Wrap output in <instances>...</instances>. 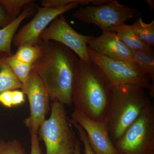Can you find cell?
Wrapping results in <instances>:
<instances>
[{"mask_svg": "<svg viewBox=\"0 0 154 154\" xmlns=\"http://www.w3.org/2000/svg\"><path fill=\"white\" fill-rule=\"evenodd\" d=\"M39 52L32 65L53 102L70 106L74 74L79 58L66 46L57 42L40 39Z\"/></svg>", "mask_w": 154, "mask_h": 154, "instance_id": "cell-1", "label": "cell"}, {"mask_svg": "<svg viewBox=\"0 0 154 154\" xmlns=\"http://www.w3.org/2000/svg\"><path fill=\"white\" fill-rule=\"evenodd\" d=\"M113 86L99 67L79 59L72 88L75 110L94 121L104 122Z\"/></svg>", "mask_w": 154, "mask_h": 154, "instance_id": "cell-2", "label": "cell"}, {"mask_svg": "<svg viewBox=\"0 0 154 154\" xmlns=\"http://www.w3.org/2000/svg\"><path fill=\"white\" fill-rule=\"evenodd\" d=\"M152 104L143 88L131 85L113 86L104 122L113 143Z\"/></svg>", "mask_w": 154, "mask_h": 154, "instance_id": "cell-3", "label": "cell"}, {"mask_svg": "<svg viewBox=\"0 0 154 154\" xmlns=\"http://www.w3.org/2000/svg\"><path fill=\"white\" fill-rule=\"evenodd\" d=\"M38 134L46 146V154L73 153L77 139L63 104L53 102L50 116L42 123Z\"/></svg>", "mask_w": 154, "mask_h": 154, "instance_id": "cell-4", "label": "cell"}, {"mask_svg": "<svg viewBox=\"0 0 154 154\" xmlns=\"http://www.w3.org/2000/svg\"><path fill=\"white\" fill-rule=\"evenodd\" d=\"M119 154H154V107L152 104L115 143Z\"/></svg>", "mask_w": 154, "mask_h": 154, "instance_id": "cell-5", "label": "cell"}, {"mask_svg": "<svg viewBox=\"0 0 154 154\" xmlns=\"http://www.w3.org/2000/svg\"><path fill=\"white\" fill-rule=\"evenodd\" d=\"M139 14L138 11L119 4L116 0H109L107 3L98 6L81 7L72 17L83 23L97 25L102 31H110L125 25L127 20Z\"/></svg>", "mask_w": 154, "mask_h": 154, "instance_id": "cell-6", "label": "cell"}, {"mask_svg": "<svg viewBox=\"0 0 154 154\" xmlns=\"http://www.w3.org/2000/svg\"><path fill=\"white\" fill-rule=\"evenodd\" d=\"M88 50L91 61L102 70L113 86L134 85L149 89V78L134 63L113 60L99 54L88 46Z\"/></svg>", "mask_w": 154, "mask_h": 154, "instance_id": "cell-7", "label": "cell"}, {"mask_svg": "<svg viewBox=\"0 0 154 154\" xmlns=\"http://www.w3.org/2000/svg\"><path fill=\"white\" fill-rule=\"evenodd\" d=\"M95 0H76L64 7L48 8L37 6V11L33 19L23 26L16 33L13 44L19 47L25 44L35 45L40 41L41 33L57 17L77 8L80 5L85 6L94 5Z\"/></svg>", "mask_w": 154, "mask_h": 154, "instance_id": "cell-8", "label": "cell"}, {"mask_svg": "<svg viewBox=\"0 0 154 154\" xmlns=\"http://www.w3.org/2000/svg\"><path fill=\"white\" fill-rule=\"evenodd\" d=\"M94 37L76 32L69 25L62 14L53 20L41 33L39 39L63 45L71 50L80 60L90 64L92 62L88 52V43Z\"/></svg>", "mask_w": 154, "mask_h": 154, "instance_id": "cell-9", "label": "cell"}, {"mask_svg": "<svg viewBox=\"0 0 154 154\" xmlns=\"http://www.w3.org/2000/svg\"><path fill=\"white\" fill-rule=\"evenodd\" d=\"M22 91L28 96L30 107V116L24 123L30 133L38 134L39 127L45 119L49 110V96L41 79L32 70Z\"/></svg>", "mask_w": 154, "mask_h": 154, "instance_id": "cell-10", "label": "cell"}, {"mask_svg": "<svg viewBox=\"0 0 154 154\" xmlns=\"http://www.w3.org/2000/svg\"><path fill=\"white\" fill-rule=\"evenodd\" d=\"M71 116L85 131L96 154H120L110 139L104 122L94 121L75 109Z\"/></svg>", "mask_w": 154, "mask_h": 154, "instance_id": "cell-11", "label": "cell"}, {"mask_svg": "<svg viewBox=\"0 0 154 154\" xmlns=\"http://www.w3.org/2000/svg\"><path fill=\"white\" fill-rule=\"evenodd\" d=\"M88 46L99 54L116 60L134 63L132 51L113 31H102V35L93 37Z\"/></svg>", "mask_w": 154, "mask_h": 154, "instance_id": "cell-12", "label": "cell"}, {"mask_svg": "<svg viewBox=\"0 0 154 154\" xmlns=\"http://www.w3.org/2000/svg\"><path fill=\"white\" fill-rule=\"evenodd\" d=\"M33 3L26 6L17 18L0 29V54H13L11 44L13 38L21 23L34 12L35 6Z\"/></svg>", "mask_w": 154, "mask_h": 154, "instance_id": "cell-13", "label": "cell"}, {"mask_svg": "<svg viewBox=\"0 0 154 154\" xmlns=\"http://www.w3.org/2000/svg\"><path fill=\"white\" fill-rule=\"evenodd\" d=\"M119 39L132 51H143L154 53V49L140 39L133 32L129 25L125 24L112 29Z\"/></svg>", "mask_w": 154, "mask_h": 154, "instance_id": "cell-14", "label": "cell"}, {"mask_svg": "<svg viewBox=\"0 0 154 154\" xmlns=\"http://www.w3.org/2000/svg\"><path fill=\"white\" fill-rule=\"evenodd\" d=\"M7 55L0 54V94L6 91L22 89L23 86L7 63Z\"/></svg>", "mask_w": 154, "mask_h": 154, "instance_id": "cell-15", "label": "cell"}, {"mask_svg": "<svg viewBox=\"0 0 154 154\" xmlns=\"http://www.w3.org/2000/svg\"><path fill=\"white\" fill-rule=\"evenodd\" d=\"M134 63L144 74L154 81V53L143 51H132Z\"/></svg>", "mask_w": 154, "mask_h": 154, "instance_id": "cell-16", "label": "cell"}, {"mask_svg": "<svg viewBox=\"0 0 154 154\" xmlns=\"http://www.w3.org/2000/svg\"><path fill=\"white\" fill-rule=\"evenodd\" d=\"M138 37L150 46L154 45V20L151 23H145L142 18H138L132 25H130Z\"/></svg>", "mask_w": 154, "mask_h": 154, "instance_id": "cell-17", "label": "cell"}, {"mask_svg": "<svg viewBox=\"0 0 154 154\" xmlns=\"http://www.w3.org/2000/svg\"><path fill=\"white\" fill-rule=\"evenodd\" d=\"M13 55H7L6 61L14 75L22 83V86L24 85L27 83L33 70L32 65L19 61L16 59Z\"/></svg>", "mask_w": 154, "mask_h": 154, "instance_id": "cell-18", "label": "cell"}, {"mask_svg": "<svg viewBox=\"0 0 154 154\" xmlns=\"http://www.w3.org/2000/svg\"><path fill=\"white\" fill-rule=\"evenodd\" d=\"M39 52L38 43L35 45L25 44L18 47L17 52L13 55L19 61L32 65L37 59Z\"/></svg>", "mask_w": 154, "mask_h": 154, "instance_id": "cell-19", "label": "cell"}, {"mask_svg": "<svg viewBox=\"0 0 154 154\" xmlns=\"http://www.w3.org/2000/svg\"><path fill=\"white\" fill-rule=\"evenodd\" d=\"M34 2L33 0H0V4L13 21L19 17L23 8Z\"/></svg>", "mask_w": 154, "mask_h": 154, "instance_id": "cell-20", "label": "cell"}, {"mask_svg": "<svg viewBox=\"0 0 154 154\" xmlns=\"http://www.w3.org/2000/svg\"><path fill=\"white\" fill-rule=\"evenodd\" d=\"M0 154H25V150L18 140L0 143Z\"/></svg>", "mask_w": 154, "mask_h": 154, "instance_id": "cell-21", "label": "cell"}, {"mask_svg": "<svg viewBox=\"0 0 154 154\" xmlns=\"http://www.w3.org/2000/svg\"><path fill=\"white\" fill-rule=\"evenodd\" d=\"M69 121L70 122L72 125L75 127V128L78 131V133L79 136L80 140L82 141L84 147V152L85 154H96L93 149L91 148L89 141H88V137L82 128L74 120L72 119H69Z\"/></svg>", "mask_w": 154, "mask_h": 154, "instance_id": "cell-22", "label": "cell"}, {"mask_svg": "<svg viewBox=\"0 0 154 154\" xmlns=\"http://www.w3.org/2000/svg\"><path fill=\"white\" fill-rule=\"evenodd\" d=\"M76 0H42L41 2L42 7L48 8H57L64 7Z\"/></svg>", "mask_w": 154, "mask_h": 154, "instance_id": "cell-23", "label": "cell"}, {"mask_svg": "<svg viewBox=\"0 0 154 154\" xmlns=\"http://www.w3.org/2000/svg\"><path fill=\"white\" fill-rule=\"evenodd\" d=\"M12 92V105L13 106L21 105L25 101V94L23 91L13 90Z\"/></svg>", "mask_w": 154, "mask_h": 154, "instance_id": "cell-24", "label": "cell"}, {"mask_svg": "<svg viewBox=\"0 0 154 154\" xmlns=\"http://www.w3.org/2000/svg\"><path fill=\"white\" fill-rule=\"evenodd\" d=\"M12 91H5L0 94V104L8 108L12 107Z\"/></svg>", "mask_w": 154, "mask_h": 154, "instance_id": "cell-25", "label": "cell"}, {"mask_svg": "<svg viewBox=\"0 0 154 154\" xmlns=\"http://www.w3.org/2000/svg\"><path fill=\"white\" fill-rule=\"evenodd\" d=\"M31 134V151L30 154H42L39 146L37 134Z\"/></svg>", "mask_w": 154, "mask_h": 154, "instance_id": "cell-26", "label": "cell"}, {"mask_svg": "<svg viewBox=\"0 0 154 154\" xmlns=\"http://www.w3.org/2000/svg\"><path fill=\"white\" fill-rule=\"evenodd\" d=\"M12 21L5 10L0 4V27L6 26Z\"/></svg>", "mask_w": 154, "mask_h": 154, "instance_id": "cell-27", "label": "cell"}, {"mask_svg": "<svg viewBox=\"0 0 154 154\" xmlns=\"http://www.w3.org/2000/svg\"><path fill=\"white\" fill-rule=\"evenodd\" d=\"M73 154H82L81 153V142L79 140H76L75 150Z\"/></svg>", "mask_w": 154, "mask_h": 154, "instance_id": "cell-28", "label": "cell"}, {"mask_svg": "<svg viewBox=\"0 0 154 154\" xmlns=\"http://www.w3.org/2000/svg\"><path fill=\"white\" fill-rule=\"evenodd\" d=\"M149 6V8L150 10H153L154 7V1L152 0H147Z\"/></svg>", "mask_w": 154, "mask_h": 154, "instance_id": "cell-29", "label": "cell"}, {"mask_svg": "<svg viewBox=\"0 0 154 154\" xmlns=\"http://www.w3.org/2000/svg\"></svg>", "mask_w": 154, "mask_h": 154, "instance_id": "cell-30", "label": "cell"}]
</instances>
